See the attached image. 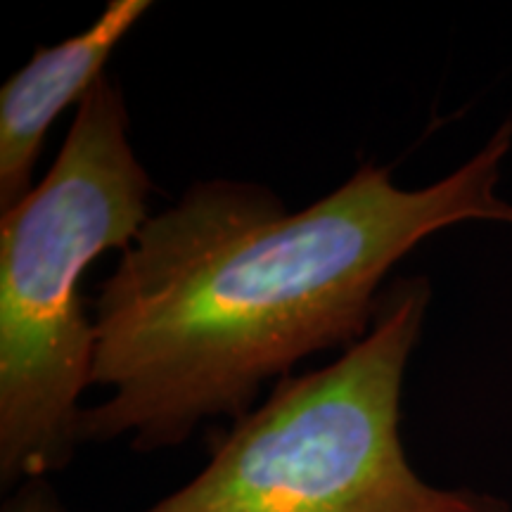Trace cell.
I'll return each instance as SVG.
<instances>
[{
	"label": "cell",
	"instance_id": "2",
	"mask_svg": "<svg viewBox=\"0 0 512 512\" xmlns=\"http://www.w3.org/2000/svg\"><path fill=\"white\" fill-rule=\"evenodd\" d=\"M121 88L102 74L76 105L53 166L0 219V482L64 470L81 444L95 320L81 278L150 221L152 181L128 136Z\"/></svg>",
	"mask_w": 512,
	"mask_h": 512
},
{
	"label": "cell",
	"instance_id": "5",
	"mask_svg": "<svg viewBox=\"0 0 512 512\" xmlns=\"http://www.w3.org/2000/svg\"><path fill=\"white\" fill-rule=\"evenodd\" d=\"M3 512H67V508L50 489V484H46V479H34L19 486L10 501L3 505Z\"/></svg>",
	"mask_w": 512,
	"mask_h": 512
},
{
	"label": "cell",
	"instance_id": "3",
	"mask_svg": "<svg viewBox=\"0 0 512 512\" xmlns=\"http://www.w3.org/2000/svg\"><path fill=\"white\" fill-rule=\"evenodd\" d=\"M430 302L425 275L384 287L361 342L275 382L200 475L143 512H510L498 496L425 482L403 451V377Z\"/></svg>",
	"mask_w": 512,
	"mask_h": 512
},
{
	"label": "cell",
	"instance_id": "4",
	"mask_svg": "<svg viewBox=\"0 0 512 512\" xmlns=\"http://www.w3.org/2000/svg\"><path fill=\"white\" fill-rule=\"evenodd\" d=\"M150 0H112L83 34L34 57L0 88V209L24 200L34 185L48 128L72 102L83 100L105 74V64L145 12Z\"/></svg>",
	"mask_w": 512,
	"mask_h": 512
},
{
	"label": "cell",
	"instance_id": "1",
	"mask_svg": "<svg viewBox=\"0 0 512 512\" xmlns=\"http://www.w3.org/2000/svg\"><path fill=\"white\" fill-rule=\"evenodd\" d=\"M512 121L456 171L401 188L361 164L290 214L271 188L192 183L150 216L95 302L93 384L83 441L128 434L133 451L181 446L211 418L240 420L299 361L349 349L373 328L384 280L420 242L470 221L512 226L498 192Z\"/></svg>",
	"mask_w": 512,
	"mask_h": 512
}]
</instances>
